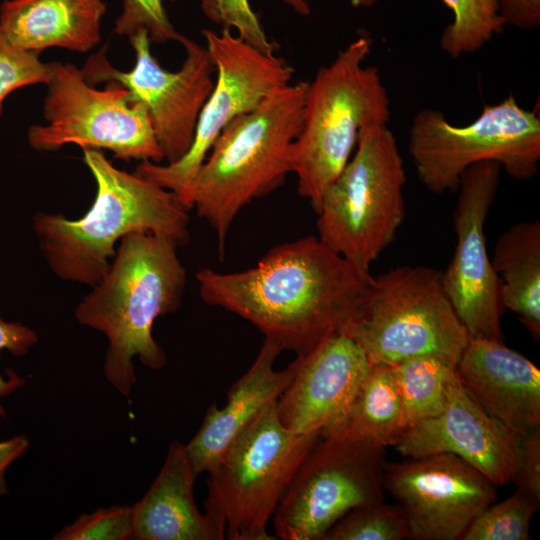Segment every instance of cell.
I'll list each match as a JSON object with an SVG mask.
<instances>
[{
  "label": "cell",
  "mask_w": 540,
  "mask_h": 540,
  "mask_svg": "<svg viewBox=\"0 0 540 540\" xmlns=\"http://www.w3.org/2000/svg\"><path fill=\"white\" fill-rule=\"evenodd\" d=\"M458 359L423 354L392 365L400 392L406 428L439 414L457 378Z\"/></svg>",
  "instance_id": "obj_24"
},
{
  "label": "cell",
  "mask_w": 540,
  "mask_h": 540,
  "mask_svg": "<svg viewBox=\"0 0 540 540\" xmlns=\"http://www.w3.org/2000/svg\"><path fill=\"white\" fill-rule=\"evenodd\" d=\"M196 279L206 304L249 321L282 350L303 355L345 328L373 276L308 235L271 248L249 269L203 268Z\"/></svg>",
  "instance_id": "obj_1"
},
{
  "label": "cell",
  "mask_w": 540,
  "mask_h": 540,
  "mask_svg": "<svg viewBox=\"0 0 540 540\" xmlns=\"http://www.w3.org/2000/svg\"><path fill=\"white\" fill-rule=\"evenodd\" d=\"M185 445L175 440L145 495L133 505V540H222L209 514L197 508V478Z\"/></svg>",
  "instance_id": "obj_20"
},
{
  "label": "cell",
  "mask_w": 540,
  "mask_h": 540,
  "mask_svg": "<svg viewBox=\"0 0 540 540\" xmlns=\"http://www.w3.org/2000/svg\"><path fill=\"white\" fill-rule=\"evenodd\" d=\"M43 104L45 124L32 125L29 145L57 151L67 144L109 150L114 158L161 163L162 150L144 106L116 82L97 89L72 63L53 61Z\"/></svg>",
  "instance_id": "obj_10"
},
{
  "label": "cell",
  "mask_w": 540,
  "mask_h": 540,
  "mask_svg": "<svg viewBox=\"0 0 540 540\" xmlns=\"http://www.w3.org/2000/svg\"><path fill=\"white\" fill-rule=\"evenodd\" d=\"M83 160L97 186L85 215L71 220L38 212L33 217L40 249L57 277L94 287L111 266L116 242L128 233L166 235L179 246L189 241V210L175 193L116 168L101 150L83 149Z\"/></svg>",
  "instance_id": "obj_3"
},
{
  "label": "cell",
  "mask_w": 540,
  "mask_h": 540,
  "mask_svg": "<svg viewBox=\"0 0 540 540\" xmlns=\"http://www.w3.org/2000/svg\"><path fill=\"white\" fill-rule=\"evenodd\" d=\"M51 71V62L45 63L39 54L16 48L0 30V116L9 94L25 86L46 85Z\"/></svg>",
  "instance_id": "obj_31"
},
{
  "label": "cell",
  "mask_w": 540,
  "mask_h": 540,
  "mask_svg": "<svg viewBox=\"0 0 540 540\" xmlns=\"http://www.w3.org/2000/svg\"><path fill=\"white\" fill-rule=\"evenodd\" d=\"M342 331L371 365L423 354L458 359L469 339L443 272L427 266H399L373 277L366 299Z\"/></svg>",
  "instance_id": "obj_7"
},
{
  "label": "cell",
  "mask_w": 540,
  "mask_h": 540,
  "mask_svg": "<svg viewBox=\"0 0 540 540\" xmlns=\"http://www.w3.org/2000/svg\"><path fill=\"white\" fill-rule=\"evenodd\" d=\"M405 182L393 132L384 123L364 127L350 160L322 198L318 238L369 272L403 223Z\"/></svg>",
  "instance_id": "obj_6"
},
{
  "label": "cell",
  "mask_w": 540,
  "mask_h": 540,
  "mask_svg": "<svg viewBox=\"0 0 540 540\" xmlns=\"http://www.w3.org/2000/svg\"><path fill=\"white\" fill-rule=\"evenodd\" d=\"M133 506L115 505L83 513L62 528L54 540H127L133 531Z\"/></svg>",
  "instance_id": "obj_29"
},
{
  "label": "cell",
  "mask_w": 540,
  "mask_h": 540,
  "mask_svg": "<svg viewBox=\"0 0 540 540\" xmlns=\"http://www.w3.org/2000/svg\"><path fill=\"white\" fill-rule=\"evenodd\" d=\"M501 302L535 340L540 338V222L514 224L498 238L491 258Z\"/></svg>",
  "instance_id": "obj_22"
},
{
  "label": "cell",
  "mask_w": 540,
  "mask_h": 540,
  "mask_svg": "<svg viewBox=\"0 0 540 540\" xmlns=\"http://www.w3.org/2000/svg\"><path fill=\"white\" fill-rule=\"evenodd\" d=\"M410 528L402 507L375 501L342 516L322 540H403Z\"/></svg>",
  "instance_id": "obj_26"
},
{
  "label": "cell",
  "mask_w": 540,
  "mask_h": 540,
  "mask_svg": "<svg viewBox=\"0 0 540 540\" xmlns=\"http://www.w3.org/2000/svg\"><path fill=\"white\" fill-rule=\"evenodd\" d=\"M512 481L516 489L540 500V427L521 436L520 457Z\"/></svg>",
  "instance_id": "obj_33"
},
{
  "label": "cell",
  "mask_w": 540,
  "mask_h": 540,
  "mask_svg": "<svg viewBox=\"0 0 540 540\" xmlns=\"http://www.w3.org/2000/svg\"><path fill=\"white\" fill-rule=\"evenodd\" d=\"M456 372L466 392L513 433L540 427V370L502 340L469 336Z\"/></svg>",
  "instance_id": "obj_18"
},
{
  "label": "cell",
  "mask_w": 540,
  "mask_h": 540,
  "mask_svg": "<svg viewBox=\"0 0 540 540\" xmlns=\"http://www.w3.org/2000/svg\"><path fill=\"white\" fill-rule=\"evenodd\" d=\"M501 169L497 162L484 161L462 174L453 221L457 243L443 280L469 336L503 341L500 281L492 267L484 233Z\"/></svg>",
  "instance_id": "obj_14"
},
{
  "label": "cell",
  "mask_w": 540,
  "mask_h": 540,
  "mask_svg": "<svg viewBox=\"0 0 540 540\" xmlns=\"http://www.w3.org/2000/svg\"><path fill=\"white\" fill-rule=\"evenodd\" d=\"M165 1L176 0H123L122 11L115 21V33L129 39L144 30L154 44L178 41L181 34L167 16Z\"/></svg>",
  "instance_id": "obj_30"
},
{
  "label": "cell",
  "mask_w": 540,
  "mask_h": 540,
  "mask_svg": "<svg viewBox=\"0 0 540 540\" xmlns=\"http://www.w3.org/2000/svg\"><path fill=\"white\" fill-rule=\"evenodd\" d=\"M294 376L278 398L279 421L298 434L336 432L371 363L345 332L335 331L294 360Z\"/></svg>",
  "instance_id": "obj_16"
},
{
  "label": "cell",
  "mask_w": 540,
  "mask_h": 540,
  "mask_svg": "<svg viewBox=\"0 0 540 540\" xmlns=\"http://www.w3.org/2000/svg\"><path fill=\"white\" fill-rule=\"evenodd\" d=\"M300 15L309 12L306 0H281ZM203 14L224 28H235L238 36L265 53H274L275 44L267 37L249 0H201Z\"/></svg>",
  "instance_id": "obj_28"
},
{
  "label": "cell",
  "mask_w": 540,
  "mask_h": 540,
  "mask_svg": "<svg viewBox=\"0 0 540 540\" xmlns=\"http://www.w3.org/2000/svg\"><path fill=\"white\" fill-rule=\"evenodd\" d=\"M384 449L343 433L320 436L272 516L277 538L322 540L351 509L383 500Z\"/></svg>",
  "instance_id": "obj_11"
},
{
  "label": "cell",
  "mask_w": 540,
  "mask_h": 540,
  "mask_svg": "<svg viewBox=\"0 0 540 540\" xmlns=\"http://www.w3.org/2000/svg\"><path fill=\"white\" fill-rule=\"evenodd\" d=\"M504 25L530 30L540 24V0H496Z\"/></svg>",
  "instance_id": "obj_34"
},
{
  "label": "cell",
  "mask_w": 540,
  "mask_h": 540,
  "mask_svg": "<svg viewBox=\"0 0 540 540\" xmlns=\"http://www.w3.org/2000/svg\"><path fill=\"white\" fill-rule=\"evenodd\" d=\"M453 12L443 30L440 47L458 59L483 48L504 27L496 0H442Z\"/></svg>",
  "instance_id": "obj_25"
},
{
  "label": "cell",
  "mask_w": 540,
  "mask_h": 540,
  "mask_svg": "<svg viewBox=\"0 0 540 540\" xmlns=\"http://www.w3.org/2000/svg\"><path fill=\"white\" fill-rule=\"evenodd\" d=\"M29 448V440L24 435H15L0 440V498L8 493L7 469Z\"/></svg>",
  "instance_id": "obj_35"
},
{
  "label": "cell",
  "mask_w": 540,
  "mask_h": 540,
  "mask_svg": "<svg viewBox=\"0 0 540 540\" xmlns=\"http://www.w3.org/2000/svg\"><path fill=\"white\" fill-rule=\"evenodd\" d=\"M135 64L129 71L115 68L107 57V46L88 57L80 69L95 86L116 82L146 109L166 163L182 158L189 150L201 110L213 90L214 61L206 46L180 35L185 59L175 72L163 68L151 53V42L142 30L129 38Z\"/></svg>",
  "instance_id": "obj_13"
},
{
  "label": "cell",
  "mask_w": 540,
  "mask_h": 540,
  "mask_svg": "<svg viewBox=\"0 0 540 540\" xmlns=\"http://www.w3.org/2000/svg\"><path fill=\"white\" fill-rule=\"evenodd\" d=\"M383 485L402 507L414 540H461L497 495L482 473L450 453L385 463Z\"/></svg>",
  "instance_id": "obj_15"
},
{
  "label": "cell",
  "mask_w": 540,
  "mask_h": 540,
  "mask_svg": "<svg viewBox=\"0 0 540 540\" xmlns=\"http://www.w3.org/2000/svg\"><path fill=\"white\" fill-rule=\"evenodd\" d=\"M539 505V499L516 489L478 514L461 540H528L530 522Z\"/></svg>",
  "instance_id": "obj_27"
},
{
  "label": "cell",
  "mask_w": 540,
  "mask_h": 540,
  "mask_svg": "<svg viewBox=\"0 0 540 540\" xmlns=\"http://www.w3.org/2000/svg\"><path fill=\"white\" fill-rule=\"evenodd\" d=\"M352 1L355 2V3H360L363 0H352Z\"/></svg>",
  "instance_id": "obj_36"
},
{
  "label": "cell",
  "mask_w": 540,
  "mask_h": 540,
  "mask_svg": "<svg viewBox=\"0 0 540 540\" xmlns=\"http://www.w3.org/2000/svg\"><path fill=\"white\" fill-rule=\"evenodd\" d=\"M104 0H4L0 30L16 48L40 54L57 47L85 53L101 42Z\"/></svg>",
  "instance_id": "obj_21"
},
{
  "label": "cell",
  "mask_w": 540,
  "mask_h": 540,
  "mask_svg": "<svg viewBox=\"0 0 540 540\" xmlns=\"http://www.w3.org/2000/svg\"><path fill=\"white\" fill-rule=\"evenodd\" d=\"M408 146L418 178L436 194L457 190L464 171L484 161L529 180L540 161L538 109L527 110L509 95L486 105L470 124L455 126L442 112L424 108L412 120Z\"/></svg>",
  "instance_id": "obj_9"
},
{
  "label": "cell",
  "mask_w": 540,
  "mask_h": 540,
  "mask_svg": "<svg viewBox=\"0 0 540 540\" xmlns=\"http://www.w3.org/2000/svg\"><path fill=\"white\" fill-rule=\"evenodd\" d=\"M178 246L162 234H126L104 278L75 309L81 325L106 336L104 374L125 397L137 383L135 357L152 370L166 365V354L152 329L158 317L175 312L182 304L187 275Z\"/></svg>",
  "instance_id": "obj_2"
},
{
  "label": "cell",
  "mask_w": 540,
  "mask_h": 540,
  "mask_svg": "<svg viewBox=\"0 0 540 540\" xmlns=\"http://www.w3.org/2000/svg\"><path fill=\"white\" fill-rule=\"evenodd\" d=\"M520 443L521 436L490 416L457 377L451 384L444 409L406 428L393 447L409 458L454 454L498 487L512 482Z\"/></svg>",
  "instance_id": "obj_17"
},
{
  "label": "cell",
  "mask_w": 540,
  "mask_h": 540,
  "mask_svg": "<svg viewBox=\"0 0 540 540\" xmlns=\"http://www.w3.org/2000/svg\"><path fill=\"white\" fill-rule=\"evenodd\" d=\"M38 343V334L31 328L20 322H8L1 317L0 313V352L9 351L14 356H23ZM25 378L19 376L13 370L4 377L0 373V417L6 419L7 413L1 403V398L6 397L24 386Z\"/></svg>",
  "instance_id": "obj_32"
},
{
  "label": "cell",
  "mask_w": 540,
  "mask_h": 540,
  "mask_svg": "<svg viewBox=\"0 0 540 540\" xmlns=\"http://www.w3.org/2000/svg\"><path fill=\"white\" fill-rule=\"evenodd\" d=\"M372 41L358 37L322 66L308 83L302 129L290 150L298 194L317 212L322 198L350 160L361 130L387 124L390 100L375 66L364 61Z\"/></svg>",
  "instance_id": "obj_5"
},
{
  "label": "cell",
  "mask_w": 540,
  "mask_h": 540,
  "mask_svg": "<svg viewBox=\"0 0 540 540\" xmlns=\"http://www.w3.org/2000/svg\"><path fill=\"white\" fill-rule=\"evenodd\" d=\"M405 429L402 400L392 365H371L342 425L334 433L386 448L394 446Z\"/></svg>",
  "instance_id": "obj_23"
},
{
  "label": "cell",
  "mask_w": 540,
  "mask_h": 540,
  "mask_svg": "<svg viewBox=\"0 0 540 540\" xmlns=\"http://www.w3.org/2000/svg\"><path fill=\"white\" fill-rule=\"evenodd\" d=\"M269 405L209 473L205 512L229 540H273L267 525L319 434H298Z\"/></svg>",
  "instance_id": "obj_8"
},
{
  "label": "cell",
  "mask_w": 540,
  "mask_h": 540,
  "mask_svg": "<svg viewBox=\"0 0 540 540\" xmlns=\"http://www.w3.org/2000/svg\"><path fill=\"white\" fill-rule=\"evenodd\" d=\"M206 48L216 68L215 83L197 122L187 153L172 163L141 161L135 172L176 194L182 205L193 181L221 131L236 117L257 108L277 90L291 83L294 70L274 53H265L234 36L204 29Z\"/></svg>",
  "instance_id": "obj_12"
},
{
  "label": "cell",
  "mask_w": 540,
  "mask_h": 540,
  "mask_svg": "<svg viewBox=\"0 0 540 540\" xmlns=\"http://www.w3.org/2000/svg\"><path fill=\"white\" fill-rule=\"evenodd\" d=\"M282 348L265 338L249 369L232 385L227 402L208 408L202 425L185 445L197 475L211 473L232 442L271 404L291 382L295 363L276 370L274 364Z\"/></svg>",
  "instance_id": "obj_19"
},
{
  "label": "cell",
  "mask_w": 540,
  "mask_h": 540,
  "mask_svg": "<svg viewBox=\"0 0 540 540\" xmlns=\"http://www.w3.org/2000/svg\"><path fill=\"white\" fill-rule=\"evenodd\" d=\"M307 88L308 82L290 83L233 119L200 167L187 204L214 230L221 256L239 212L291 173L290 150L302 129Z\"/></svg>",
  "instance_id": "obj_4"
}]
</instances>
